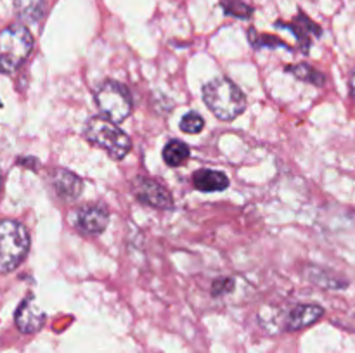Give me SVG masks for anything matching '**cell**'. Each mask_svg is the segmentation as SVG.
I'll list each match as a JSON object with an SVG mask.
<instances>
[{
    "mask_svg": "<svg viewBox=\"0 0 355 353\" xmlns=\"http://www.w3.org/2000/svg\"><path fill=\"white\" fill-rule=\"evenodd\" d=\"M193 183L201 192H217V190L227 189L229 179L225 173L217 172V170H200L194 173Z\"/></svg>",
    "mask_w": 355,
    "mask_h": 353,
    "instance_id": "cell-11",
    "label": "cell"
},
{
    "mask_svg": "<svg viewBox=\"0 0 355 353\" xmlns=\"http://www.w3.org/2000/svg\"><path fill=\"white\" fill-rule=\"evenodd\" d=\"M189 145L182 141H170L163 149V159L170 166H180L189 159Z\"/></svg>",
    "mask_w": 355,
    "mask_h": 353,
    "instance_id": "cell-13",
    "label": "cell"
},
{
    "mask_svg": "<svg viewBox=\"0 0 355 353\" xmlns=\"http://www.w3.org/2000/svg\"><path fill=\"white\" fill-rule=\"evenodd\" d=\"M14 10L24 23H38L45 12V0H14Z\"/></svg>",
    "mask_w": 355,
    "mask_h": 353,
    "instance_id": "cell-12",
    "label": "cell"
},
{
    "mask_svg": "<svg viewBox=\"0 0 355 353\" xmlns=\"http://www.w3.org/2000/svg\"><path fill=\"white\" fill-rule=\"evenodd\" d=\"M45 322V314L42 311V308L38 307V303L35 301V298L28 296L26 300H23V303L19 305L16 311V325L21 332H37L38 329H42Z\"/></svg>",
    "mask_w": 355,
    "mask_h": 353,
    "instance_id": "cell-7",
    "label": "cell"
},
{
    "mask_svg": "<svg viewBox=\"0 0 355 353\" xmlns=\"http://www.w3.org/2000/svg\"><path fill=\"white\" fill-rule=\"evenodd\" d=\"M85 137L89 142L107 151V154L114 159L125 158L132 149L128 135L107 118H90L85 125Z\"/></svg>",
    "mask_w": 355,
    "mask_h": 353,
    "instance_id": "cell-4",
    "label": "cell"
},
{
    "mask_svg": "<svg viewBox=\"0 0 355 353\" xmlns=\"http://www.w3.org/2000/svg\"><path fill=\"white\" fill-rule=\"evenodd\" d=\"M134 194L141 203L155 208H172V196L165 185L155 179L139 176L134 182Z\"/></svg>",
    "mask_w": 355,
    "mask_h": 353,
    "instance_id": "cell-6",
    "label": "cell"
},
{
    "mask_svg": "<svg viewBox=\"0 0 355 353\" xmlns=\"http://www.w3.org/2000/svg\"><path fill=\"white\" fill-rule=\"evenodd\" d=\"M0 187H2V173H0Z\"/></svg>",
    "mask_w": 355,
    "mask_h": 353,
    "instance_id": "cell-19",
    "label": "cell"
},
{
    "mask_svg": "<svg viewBox=\"0 0 355 353\" xmlns=\"http://www.w3.org/2000/svg\"><path fill=\"white\" fill-rule=\"evenodd\" d=\"M30 235L24 225L14 220L0 221V272L16 270L28 255Z\"/></svg>",
    "mask_w": 355,
    "mask_h": 353,
    "instance_id": "cell-3",
    "label": "cell"
},
{
    "mask_svg": "<svg viewBox=\"0 0 355 353\" xmlns=\"http://www.w3.org/2000/svg\"><path fill=\"white\" fill-rule=\"evenodd\" d=\"M350 93H352V97L355 99V69L352 71V75H350Z\"/></svg>",
    "mask_w": 355,
    "mask_h": 353,
    "instance_id": "cell-18",
    "label": "cell"
},
{
    "mask_svg": "<svg viewBox=\"0 0 355 353\" xmlns=\"http://www.w3.org/2000/svg\"><path fill=\"white\" fill-rule=\"evenodd\" d=\"M290 28L293 30V33L297 35L298 40L304 42V48L309 47V37H311V35H315V37L321 35V28L315 23H312V21L309 19L307 16H304V14H300V16L290 24Z\"/></svg>",
    "mask_w": 355,
    "mask_h": 353,
    "instance_id": "cell-14",
    "label": "cell"
},
{
    "mask_svg": "<svg viewBox=\"0 0 355 353\" xmlns=\"http://www.w3.org/2000/svg\"><path fill=\"white\" fill-rule=\"evenodd\" d=\"M96 102L104 116L113 123H120L132 113V97L121 83L107 80L96 92Z\"/></svg>",
    "mask_w": 355,
    "mask_h": 353,
    "instance_id": "cell-5",
    "label": "cell"
},
{
    "mask_svg": "<svg viewBox=\"0 0 355 353\" xmlns=\"http://www.w3.org/2000/svg\"><path fill=\"white\" fill-rule=\"evenodd\" d=\"M107 220H110L107 211L103 206H96V204L80 208L78 215H76V225L85 234H101L106 228Z\"/></svg>",
    "mask_w": 355,
    "mask_h": 353,
    "instance_id": "cell-9",
    "label": "cell"
},
{
    "mask_svg": "<svg viewBox=\"0 0 355 353\" xmlns=\"http://www.w3.org/2000/svg\"><path fill=\"white\" fill-rule=\"evenodd\" d=\"M33 37L23 24H10L0 31V73H14L30 55Z\"/></svg>",
    "mask_w": 355,
    "mask_h": 353,
    "instance_id": "cell-2",
    "label": "cell"
},
{
    "mask_svg": "<svg viewBox=\"0 0 355 353\" xmlns=\"http://www.w3.org/2000/svg\"><path fill=\"white\" fill-rule=\"evenodd\" d=\"M203 118L198 113H194V111L187 113L186 116L182 118V121H180V130L186 132V134H200V132L203 130Z\"/></svg>",
    "mask_w": 355,
    "mask_h": 353,
    "instance_id": "cell-16",
    "label": "cell"
},
{
    "mask_svg": "<svg viewBox=\"0 0 355 353\" xmlns=\"http://www.w3.org/2000/svg\"><path fill=\"white\" fill-rule=\"evenodd\" d=\"M51 182L54 185L58 196L62 197L64 201H73L82 194V180L75 173L69 172V170L55 168L51 173Z\"/></svg>",
    "mask_w": 355,
    "mask_h": 353,
    "instance_id": "cell-8",
    "label": "cell"
},
{
    "mask_svg": "<svg viewBox=\"0 0 355 353\" xmlns=\"http://www.w3.org/2000/svg\"><path fill=\"white\" fill-rule=\"evenodd\" d=\"M222 6H224L225 12L234 17H239V19H246V17L252 16V7L243 3L241 0H224Z\"/></svg>",
    "mask_w": 355,
    "mask_h": 353,
    "instance_id": "cell-17",
    "label": "cell"
},
{
    "mask_svg": "<svg viewBox=\"0 0 355 353\" xmlns=\"http://www.w3.org/2000/svg\"><path fill=\"white\" fill-rule=\"evenodd\" d=\"M203 99L211 113L220 120L238 118L246 107V97L236 83L227 78H215L203 87Z\"/></svg>",
    "mask_w": 355,
    "mask_h": 353,
    "instance_id": "cell-1",
    "label": "cell"
},
{
    "mask_svg": "<svg viewBox=\"0 0 355 353\" xmlns=\"http://www.w3.org/2000/svg\"><path fill=\"white\" fill-rule=\"evenodd\" d=\"M322 315H324V310L319 305H298V307H295L291 310L286 322V327L290 331L305 329L314 324V322H318Z\"/></svg>",
    "mask_w": 355,
    "mask_h": 353,
    "instance_id": "cell-10",
    "label": "cell"
},
{
    "mask_svg": "<svg viewBox=\"0 0 355 353\" xmlns=\"http://www.w3.org/2000/svg\"><path fill=\"white\" fill-rule=\"evenodd\" d=\"M286 71L291 75L297 76L298 80H304V82L314 83V85H324V75L318 69H314L309 64H295V66H286Z\"/></svg>",
    "mask_w": 355,
    "mask_h": 353,
    "instance_id": "cell-15",
    "label": "cell"
}]
</instances>
